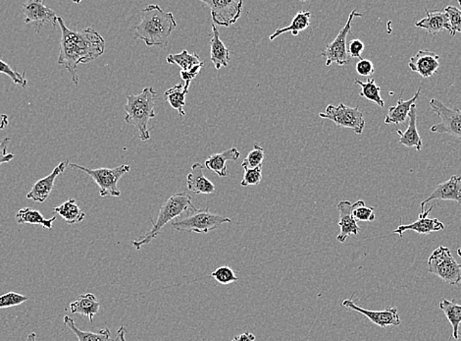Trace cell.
Returning a JSON list of instances; mask_svg holds the SVG:
<instances>
[{"label":"cell","mask_w":461,"mask_h":341,"mask_svg":"<svg viewBox=\"0 0 461 341\" xmlns=\"http://www.w3.org/2000/svg\"><path fill=\"white\" fill-rule=\"evenodd\" d=\"M58 25L61 30V42L57 62L69 71L72 82L77 86L79 64L90 63L102 56L105 52V40L93 28H86L80 32L69 30L61 17H58Z\"/></svg>","instance_id":"1"},{"label":"cell","mask_w":461,"mask_h":341,"mask_svg":"<svg viewBox=\"0 0 461 341\" xmlns=\"http://www.w3.org/2000/svg\"><path fill=\"white\" fill-rule=\"evenodd\" d=\"M176 27V19L171 12L150 4L141 11V22L134 27V37L148 47H166L168 38Z\"/></svg>","instance_id":"2"},{"label":"cell","mask_w":461,"mask_h":341,"mask_svg":"<svg viewBox=\"0 0 461 341\" xmlns=\"http://www.w3.org/2000/svg\"><path fill=\"white\" fill-rule=\"evenodd\" d=\"M156 92L151 87L143 89V92L139 95L128 93L127 103L125 105V121L132 125L139 132V138L141 141H148L150 139V129L148 128V122L155 117Z\"/></svg>","instance_id":"3"},{"label":"cell","mask_w":461,"mask_h":341,"mask_svg":"<svg viewBox=\"0 0 461 341\" xmlns=\"http://www.w3.org/2000/svg\"><path fill=\"white\" fill-rule=\"evenodd\" d=\"M192 205H193L192 204V197L188 193H186V192L175 193L174 195L170 197L160 206L159 213H158V218L156 222L151 220L153 228H151L150 232H146L143 238L132 241V244H133L134 248L140 250L145 245L150 244L153 239H155L158 236L161 230L163 229V227L168 222H172L173 220L181 217L182 213L188 210L189 206Z\"/></svg>","instance_id":"4"},{"label":"cell","mask_w":461,"mask_h":341,"mask_svg":"<svg viewBox=\"0 0 461 341\" xmlns=\"http://www.w3.org/2000/svg\"><path fill=\"white\" fill-rule=\"evenodd\" d=\"M230 222L232 220L230 218L211 213L208 208L198 209L192 205L181 217L173 220L171 227L180 232L206 234L224 223Z\"/></svg>","instance_id":"5"},{"label":"cell","mask_w":461,"mask_h":341,"mask_svg":"<svg viewBox=\"0 0 461 341\" xmlns=\"http://www.w3.org/2000/svg\"><path fill=\"white\" fill-rule=\"evenodd\" d=\"M69 167L81 170L90 175L93 181L100 187V197H119L121 195V192L118 189L119 180L131 170V167L128 165H122L115 168L100 167L91 169V168L84 167L76 163H69Z\"/></svg>","instance_id":"6"},{"label":"cell","mask_w":461,"mask_h":341,"mask_svg":"<svg viewBox=\"0 0 461 341\" xmlns=\"http://www.w3.org/2000/svg\"><path fill=\"white\" fill-rule=\"evenodd\" d=\"M428 271L448 285L461 283V264L455 261L448 247L435 250L428 259Z\"/></svg>","instance_id":"7"},{"label":"cell","mask_w":461,"mask_h":341,"mask_svg":"<svg viewBox=\"0 0 461 341\" xmlns=\"http://www.w3.org/2000/svg\"><path fill=\"white\" fill-rule=\"evenodd\" d=\"M319 116L323 119L331 120L338 127L352 129L357 135L364 130L365 120L364 114L359 107H350L345 103H340L338 107L329 105L325 112H320Z\"/></svg>","instance_id":"8"},{"label":"cell","mask_w":461,"mask_h":341,"mask_svg":"<svg viewBox=\"0 0 461 341\" xmlns=\"http://www.w3.org/2000/svg\"><path fill=\"white\" fill-rule=\"evenodd\" d=\"M357 9L350 12L349 19L345 23V27L340 31L337 37L331 44L326 45L325 49L322 50L321 56L326 59V66H330L331 64L337 63L338 66H347L350 63V56L347 54V38L352 29V21L354 17H361Z\"/></svg>","instance_id":"9"},{"label":"cell","mask_w":461,"mask_h":341,"mask_svg":"<svg viewBox=\"0 0 461 341\" xmlns=\"http://www.w3.org/2000/svg\"><path fill=\"white\" fill-rule=\"evenodd\" d=\"M429 105L441 119V121L433 125L430 131L432 133L448 134L461 141V109H450L437 98H432Z\"/></svg>","instance_id":"10"},{"label":"cell","mask_w":461,"mask_h":341,"mask_svg":"<svg viewBox=\"0 0 461 341\" xmlns=\"http://www.w3.org/2000/svg\"><path fill=\"white\" fill-rule=\"evenodd\" d=\"M201 2L210 7L213 24L226 28L239 20L244 6L242 0H201Z\"/></svg>","instance_id":"11"},{"label":"cell","mask_w":461,"mask_h":341,"mask_svg":"<svg viewBox=\"0 0 461 341\" xmlns=\"http://www.w3.org/2000/svg\"><path fill=\"white\" fill-rule=\"evenodd\" d=\"M22 12L25 16L26 24L37 23L36 31L40 33L45 24H52L54 27L58 24V16L54 10L45 6L42 0H29L22 6Z\"/></svg>","instance_id":"12"},{"label":"cell","mask_w":461,"mask_h":341,"mask_svg":"<svg viewBox=\"0 0 461 341\" xmlns=\"http://www.w3.org/2000/svg\"><path fill=\"white\" fill-rule=\"evenodd\" d=\"M343 307L354 310L359 313L364 315L366 318L370 319L372 323L380 326L382 328H386V326H398L400 325V319L398 316V309L395 307H386L383 311H370L365 310L361 307L357 306L352 299H347L343 301Z\"/></svg>","instance_id":"13"},{"label":"cell","mask_w":461,"mask_h":341,"mask_svg":"<svg viewBox=\"0 0 461 341\" xmlns=\"http://www.w3.org/2000/svg\"><path fill=\"white\" fill-rule=\"evenodd\" d=\"M67 167H69L68 160H62L59 165L52 170V174L45 176V179L38 180L31 191L27 194L29 200L43 203L49 198L50 193L54 188L55 180L60 174H63Z\"/></svg>","instance_id":"14"},{"label":"cell","mask_w":461,"mask_h":341,"mask_svg":"<svg viewBox=\"0 0 461 341\" xmlns=\"http://www.w3.org/2000/svg\"><path fill=\"white\" fill-rule=\"evenodd\" d=\"M434 200L455 201L461 205V176L453 175L448 181L437 185L431 195L422 202L421 211H425L426 204Z\"/></svg>","instance_id":"15"},{"label":"cell","mask_w":461,"mask_h":341,"mask_svg":"<svg viewBox=\"0 0 461 341\" xmlns=\"http://www.w3.org/2000/svg\"><path fill=\"white\" fill-rule=\"evenodd\" d=\"M439 55L430 50H419L409 60L410 70L419 73L424 79H430L438 71L440 67Z\"/></svg>","instance_id":"16"},{"label":"cell","mask_w":461,"mask_h":341,"mask_svg":"<svg viewBox=\"0 0 461 341\" xmlns=\"http://www.w3.org/2000/svg\"><path fill=\"white\" fill-rule=\"evenodd\" d=\"M433 210V206L427 209L424 211H421L419 215V220L416 222L410 223L407 225H400L397 229L393 230V234H398L400 237H403V233L407 230H412L419 233V234H429V233L440 232L445 228L443 222L437 218H429L428 215L430 211Z\"/></svg>","instance_id":"17"},{"label":"cell","mask_w":461,"mask_h":341,"mask_svg":"<svg viewBox=\"0 0 461 341\" xmlns=\"http://www.w3.org/2000/svg\"><path fill=\"white\" fill-rule=\"evenodd\" d=\"M338 210L340 213L338 227L341 228V232L337 236V240L341 243H343L350 235L359 234L360 227L352 215V203L350 201H341L338 205Z\"/></svg>","instance_id":"18"},{"label":"cell","mask_w":461,"mask_h":341,"mask_svg":"<svg viewBox=\"0 0 461 341\" xmlns=\"http://www.w3.org/2000/svg\"><path fill=\"white\" fill-rule=\"evenodd\" d=\"M204 165L201 162L194 163L191 172L187 177V186L194 195H208L215 193V186L203 174Z\"/></svg>","instance_id":"19"},{"label":"cell","mask_w":461,"mask_h":341,"mask_svg":"<svg viewBox=\"0 0 461 341\" xmlns=\"http://www.w3.org/2000/svg\"><path fill=\"white\" fill-rule=\"evenodd\" d=\"M409 122H408V127L407 130L403 132L400 129H397L398 135H400V145L407 146L408 149L415 148L416 151L422 150L423 148V142L420 137L419 130H417V109L416 105H413L412 110L409 112Z\"/></svg>","instance_id":"20"},{"label":"cell","mask_w":461,"mask_h":341,"mask_svg":"<svg viewBox=\"0 0 461 341\" xmlns=\"http://www.w3.org/2000/svg\"><path fill=\"white\" fill-rule=\"evenodd\" d=\"M420 92H421V88H419V90H417L414 97L410 98V100H405L403 98L402 91L397 105H396L395 107H391L390 109H389L388 114H386L385 117V123L396 124L397 126L405 123L408 116H409V112L410 110H412V105H415V102L419 100Z\"/></svg>","instance_id":"21"},{"label":"cell","mask_w":461,"mask_h":341,"mask_svg":"<svg viewBox=\"0 0 461 341\" xmlns=\"http://www.w3.org/2000/svg\"><path fill=\"white\" fill-rule=\"evenodd\" d=\"M241 153L237 148L229 149L223 153H214L206 158L204 167L211 172H215L219 177H227L228 169L226 167L227 162H237Z\"/></svg>","instance_id":"22"},{"label":"cell","mask_w":461,"mask_h":341,"mask_svg":"<svg viewBox=\"0 0 461 341\" xmlns=\"http://www.w3.org/2000/svg\"><path fill=\"white\" fill-rule=\"evenodd\" d=\"M425 11L426 17L415 24L417 28L424 29L427 33L433 36L444 30L451 32L450 21L445 11H428L427 9H425Z\"/></svg>","instance_id":"23"},{"label":"cell","mask_w":461,"mask_h":341,"mask_svg":"<svg viewBox=\"0 0 461 341\" xmlns=\"http://www.w3.org/2000/svg\"><path fill=\"white\" fill-rule=\"evenodd\" d=\"M70 310L72 314L86 317L93 323L95 315L100 313V303L93 293H86L77 298L75 302H72Z\"/></svg>","instance_id":"24"},{"label":"cell","mask_w":461,"mask_h":341,"mask_svg":"<svg viewBox=\"0 0 461 341\" xmlns=\"http://www.w3.org/2000/svg\"><path fill=\"white\" fill-rule=\"evenodd\" d=\"M212 32L213 35L210 40V59L214 63L215 68L219 70L222 67H227L229 64L230 52L224 43L220 40L219 31L214 24H212Z\"/></svg>","instance_id":"25"},{"label":"cell","mask_w":461,"mask_h":341,"mask_svg":"<svg viewBox=\"0 0 461 341\" xmlns=\"http://www.w3.org/2000/svg\"><path fill=\"white\" fill-rule=\"evenodd\" d=\"M189 83L191 82H186L185 85L178 84L174 87L168 89L166 92L164 93L165 100L171 105L172 109L177 110L178 114L181 117L186 115L184 107L186 105L187 95L189 93Z\"/></svg>","instance_id":"26"},{"label":"cell","mask_w":461,"mask_h":341,"mask_svg":"<svg viewBox=\"0 0 461 341\" xmlns=\"http://www.w3.org/2000/svg\"><path fill=\"white\" fill-rule=\"evenodd\" d=\"M311 13L309 11H299L295 18L292 19V23L288 27L278 29L272 35L269 37V40L272 42L282 35V33H292V36H297L299 33L304 32L307 28L311 26Z\"/></svg>","instance_id":"27"},{"label":"cell","mask_w":461,"mask_h":341,"mask_svg":"<svg viewBox=\"0 0 461 341\" xmlns=\"http://www.w3.org/2000/svg\"><path fill=\"white\" fill-rule=\"evenodd\" d=\"M56 220V217L52 218H45L42 213L37 210H33L31 208H24L19 211L16 215V222L19 225L24 223H30V225H40L47 229L54 228V222Z\"/></svg>","instance_id":"28"},{"label":"cell","mask_w":461,"mask_h":341,"mask_svg":"<svg viewBox=\"0 0 461 341\" xmlns=\"http://www.w3.org/2000/svg\"><path fill=\"white\" fill-rule=\"evenodd\" d=\"M64 324L69 330L73 331L78 338L79 341H115L112 340L111 331L109 328H105L98 333H91V331H84L77 328L75 321L69 316L64 317Z\"/></svg>","instance_id":"29"},{"label":"cell","mask_w":461,"mask_h":341,"mask_svg":"<svg viewBox=\"0 0 461 341\" xmlns=\"http://www.w3.org/2000/svg\"><path fill=\"white\" fill-rule=\"evenodd\" d=\"M442 311L445 313L446 319H448L451 326H453V335L451 338L455 340L460 338V326L461 324V306L456 303L455 300L450 301L448 299H443L439 304Z\"/></svg>","instance_id":"30"},{"label":"cell","mask_w":461,"mask_h":341,"mask_svg":"<svg viewBox=\"0 0 461 341\" xmlns=\"http://www.w3.org/2000/svg\"><path fill=\"white\" fill-rule=\"evenodd\" d=\"M54 211V213H58L60 217L64 218L65 222L71 225L83 222L84 218H86V213L81 210L80 206L77 205L76 200L74 199L65 202L59 206H55Z\"/></svg>","instance_id":"31"},{"label":"cell","mask_w":461,"mask_h":341,"mask_svg":"<svg viewBox=\"0 0 461 341\" xmlns=\"http://www.w3.org/2000/svg\"><path fill=\"white\" fill-rule=\"evenodd\" d=\"M166 61L169 64H177L178 66L181 67L182 71L189 70V69L193 68L194 66H201V64L204 63L199 59L196 52L189 54L188 50H182L180 54L168 55Z\"/></svg>","instance_id":"32"},{"label":"cell","mask_w":461,"mask_h":341,"mask_svg":"<svg viewBox=\"0 0 461 341\" xmlns=\"http://www.w3.org/2000/svg\"><path fill=\"white\" fill-rule=\"evenodd\" d=\"M354 83L361 87L360 97L370 100L371 103H375V105H379L380 107H384L385 102H384L383 98L381 97L382 89L379 87V86H377L376 82L374 79H369L366 83L355 79Z\"/></svg>","instance_id":"33"},{"label":"cell","mask_w":461,"mask_h":341,"mask_svg":"<svg viewBox=\"0 0 461 341\" xmlns=\"http://www.w3.org/2000/svg\"><path fill=\"white\" fill-rule=\"evenodd\" d=\"M264 157H265V153L263 146L258 145V144H254L253 149L249 153L247 157L244 158V162L242 163V168H249V169H253L263 165Z\"/></svg>","instance_id":"34"},{"label":"cell","mask_w":461,"mask_h":341,"mask_svg":"<svg viewBox=\"0 0 461 341\" xmlns=\"http://www.w3.org/2000/svg\"><path fill=\"white\" fill-rule=\"evenodd\" d=\"M211 278H214L216 282L220 285H228L230 283L237 282L239 280L236 273L230 266H223L216 268L210 275Z\"/></svg>","instance_id":"35"},{"label":"cell","mask_w":461,"mask_h":341,"mask_svg":"<svg viewBox=\"0 0 461 341\" xmlns=\"http://www.w3.org/2000/svg\"><path fill=\"white\" fill-rule=\"evenodd\" d=\"M352 215L359 222H373L375 213L373 208L365 206L364 201H357L352 204Z\"/></svg>","instance_id":"36"},{"label":"cell","mask_w":461,"mask_h":341,"mask_svg":"<svg viewBox=\"0 0 461 341\" xmlns=\"http://www.w3.org/2000/svg\"><path fill=\"white\" fill-rule=\"evenodd\" d=\"M461 6V1H458ZM450 21L451 36H455L456 33H461V10L455 6H446L445 10Z\"/></svg>","instance_id":"37"},{"label":"cell","mask_w":461,"mask_h":341,"mask_svg":"<svg viewBox=\"0 0 461 341\" xmlns=\"http://www.w3.org/2000/svg\"><path fill=\"white\" fill-rule=\"evenodd\" d=\"M0 73H3L8 76L9 78L13 81L14 84L20 85L23 88L27 87L28 81L25 77L26 72L24 71V73L22 74L19 73V72L12 69L11 67L6 63V62H4L3 60L1 59H0Z\"/></svg>","instance_id":"38"},{"label":"cell","mask_w":461,"mask_h":341,"mask_svg":"<svg viewBox=\"0 0 461 341\" xmlns=\"http://www.w3.org/2000/svg\"><path fill=\"white\" fill-rule=\"evenodd\" d=\"M29 298L25 295L16 292H8L0 296V309L12 308L19 306L24 302L28 301Z\"/></svg>","instance_id":"39"},{"label":"cell","mask_w":461,"mask_h":341,"mask_svg":"<svg viewBox=\"0 0 461 341\" xmlns=\"http://www.w3.org/2000/svg\"><path fill=\"white\" fill-rule=\"evenodd\" d=\"M261 179H263V165L253 169L244 168V179L241 181V185L242 187L256 186L260 183Z\"/></svg>","instance_id":"40"},{"label":"cell","mask_w":461,"mask_h":341,"mask_svg":"<svg viewBox=\"0 0 461 341\" xmlns=\"http://www.w3.org/2000/svg\"><path fill=\"white\" fill-rule=\"evenodd\" d=\"M355 70L360 76L368 77L375 72V68H374L373 62L370 60L362 59L357 62Z\"/></svg>","instance_id":"41"},{"label":"cell","mask_w":461,"mask_h":341,"mask_svg":"<svg viewBox=\"0 0 461 341\" xmlns=\"http://www.w3.org/2000/svg\"><path fill=\"white\" fill-rule=\"evenodd\" d=\"M365 45L361 40L359 38H355L350 42L349 47H347V54H349L350 57H354V59H362V52H364Z\"/></svg>","instance_id":"42"},{"label":"cell","mask_w":461,"mask_h":341,"mask_svg":"<svg viewBox=\"0 0 461 341\" xmlns=\"http://www.w3.org/2000/svg\"><path fill=\"white\" fill-rule=\"evenodd\" d=\"M10 140V137H6V138H4L3 140L0 142V165L11 162L14 158L13 153H7V149H8L9 142Z\"/></svg>","instance_id":"43"},{"label":"cell","mask_w":461,"mask_h":341,"mask_svg":"<svg viewBox=\"0 0 461 341\" xmlns=\"http://www.w3.org/2000/svg\"><path fill=\"white\" fill-rule=\"evenodd\" d=\"M204 63L201 64V66H194L193 68L189 69L187 71H180V76L185 82H191L198 75L199 72H201V68H203Z\"/></svg>","instance_id":"44"},{"label":"cell","mask_w":461,"mask_h":341,"mask_svg":"<svg viewBox=\"0 0 461 341\" xmlns=\"http://www.w3.org/2000/svg\"><path fill=\"white\" fill-rule=\"evenodd\" d=\"M256 338V335L253 333H242V335L234 336V338L230 341H254Z\"/></svg>","instance_id":"45"},{"label":"cell","mask_w":461,"mask_h":341,"mask_svg":"<svg viewBox=\"0 0 461 341\" xmlns=\"http://www.w3.org/2000/svg\"><path fill=\"white\" fill-rule=\"evenodd\" d=\"M9 124L8 116L6 114H0V130L6 129Z\"/></svg>","instance_id":"46"},{"label":"cell","mask_w":461,"mask_h":341,"mask_svg":"<svg viewBox=\"0 0 461 341\" xmlns=\"http://www.w3.org/2000/svg\"><path fill=\"white\" fill-rule=\"evenodd\" d=\"M126 333L127 331L126 328H125V326H120L119 330L117 331V338H118L120 341H127L126 338H125V335H126Z\"/></svg>","instance_id":"47"},{"label":"cell","mask_w":461,"mask_h":341,"mask_svg":"<svg viewBox=\"0 0 461 341\" xmlns=\"http://www.w3.org/2000/svg\"><path fill=\"white\" fill-rule=\"evenodd\" d=\"M26 341H37V335L35 333H30Z\"/></svg>","instance_id":"48"},{"label":"cell","mask_w":461,"mask_h":341,"mask_svg":"<svg viewBox=\"0 0 461 341\" xmlns=\"http://www.w3.org/2000/svg\"><path fill=\"white\" fill-rule=\"evenodd\" d=\"M458 341H461V340H458Z\"/></svg>","instance_id":"49"}]
</instances>
